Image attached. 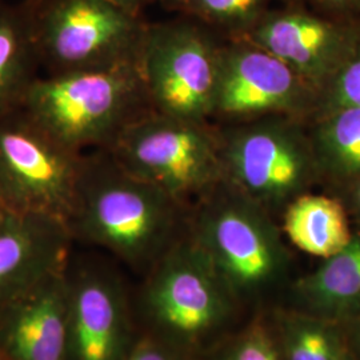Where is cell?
Masks as SVG:
<instances>
[{"instance_id": "6da1fadb", "label": "cell", "mask_w": 360, "mask_h": 360, "mask_svg": "<svg viewBox=\"0 0 360 360\" xmlns=\"http://www.w3.org/2000/svg\"><path fill=\"white\" fill-rule=\"evenodd\" d=\"M180 203L123 167L108 150L84 153L65 224L74 243L151 270L176 242Z\"/></svg>"}, {"instance_id": "7a4b0ae2", "label": "cell", "mask_w": 360, "mask_h": 360, "mask_svg": "<svg viewBox=\"0 0 360 360\" xmlns=\"http://www.w3.org/2000/svg\"><path fill=\"white\" fill-rule=\"evenodd\" d=\"M19 108L80 154L111 148L123 129L153 111L138 59L37 77Z\"/></svg>"}, {"instance_id": "3957f363", "label": "cell", "mask_w": 360, "mask_h": 360, "mask_svg": "<svg viewBox=\"0 0 360 360\" xmlns=\"http://www.w3.org/2000/svg\"><path fill=\"white\" fill-rule=\"evenodd\" d=\"M309 122L270 115L217 129L223 179L264 210L309 193L322 179Z\"/></svg>"}, {"instance_id": "277c9868", "label": "cell", "mask_w": 360, "mask_h": 360, "mask_svg": "<svg viewBox=\"0 0 360 360\" xmlns=\"http://www.w3.org/2000/svg\"><path fill=\"white\" fill-rule=\"evenodd\" d=\"M39 63L49 74L138 59L146 23L112 0H26Z\"/></svg>"}, {"instance_id": "5b68a950", "label": "cell", "mask_w": 360, "mask_h": 360, "mask_svg": "<svg viewBox=\"0 0 360 360\" xmlns=\"http://www.w3.org/2000/svg\"><path fill=\"white\" fill-rule=\"evenodd\" d=\"M108 151L131 174L162 188L180 205L223 180L218 134L208 123L153 110L123 129Z\"/></svg>"}, {"instance_id": "8992f818", "label": "cell", "mask_w": 360, "mask_h": 360, "mask_svg": "<svg viewBox=\"0 0 360 360\" xmlns=\"http://www.w3.org/2000/svg\"><path fill=\"white\" fill-rule=\"evenodd\" d=\"M220 46L207 28L191 20L146 25L138 65L155 112L208 123Z\"/></svg>"}, {"instance_id": "52a82bcc", "label": "cell", "mask_w": 360, "mask_h": 360, "mask_svg": "<svg viewBox=\"0 0 360 360\" xmlns=\"http://www.w3.org/2000/svg\"><path fill=\"white\" fill-rule=\"evenodd\" d=\"M193 240L224 283L252 291L284 269L285 251L266 210L223 179L205 193Z\"/></svg>"}, {"instance_id": "ba28073f", "label": "cell", "mask_w": 360, "mask_h": 360, "mask_svg": "<svg viewBox=\"0 0 360 360\" xmlns=\"http://www.w3.org/2000/svg\"><path fill=\"white\" fill-rule=\"evenodd\" d=\"M83 154L55 141L16 108L0 116V196L7 210L67 221Z\"/></svg>"}, {"instance_id": "9c48e42d", "label": "cell", "mask_w": 360, "mask_h": 360, "mask_svg": "<svg viewBox=\"0 0 360 360\" xmlns=\"http://www.w3.org/2000/svg\"><path fill=\"white\" fill-rule=\"evenodd\" d=\"M224 281L195 240H176L150 270L142 306L155 339H191L215 327L224 314Z\"/></svg>"}, {"instance_id": "30bf717a", "label": "cell", "mask_w": 360, "mask_h": 360, "mask_svg": "<svg viewBox=\"0 0 360 360\" xmlns=\"http://www.w3.org/2000/svg\"><path fill=\"white\" fill-rule=\"evenodd\" d=\"M316 105L318 91L270 52L243 37L220 46L212 117L230 123L270 115L309 120Z\"/></svg>"}, {"instance_id": "8fae6325", "label": "cell", "mask_w": 360, "mask_h": 360, "mask_svg": "<svg viewBox=\"0 0 360 360\" xmlns=\"http://www.w3.org/2000/svg\"><path fill=\"white\" fill-rule=\"evenodd\" d=\"M68 360H126L134 340L129 306L115 276L94 262L67 266Z\"/></svg>"}, {"instance_id": "7c38bea8", "label": "cell", "mask_w": 360, "mask_h": 360, "mask_svg": "<svg viewBox=\"0 0 360 360\" xmlns=\"http://www.w3.org/2000/svg\"><path fill=\"white\" fill-rule=\"evenodd\" d=\"M356 34L358 19H339L288 7L269 10L243 38L292 68L319 96L352 50Z\"/></svg>"}, {"instance_id": "4fadbf2b", "label": "cell", "mask_w": 360, "mask_h": 360, "mask_svg": "<svg viewBox=\"0 0 360 360\" xmlns=\"http://www.w3.org/2000/svg\"><path fill=\"white\" fill-rule=\"evenodd\" d=\"M74 240L65 220L6 210L0 217V314L65 270Z\"/></svg>"}, {"instance_id": "5bb4252c", "label": "cell", "mask_w": 360, "mask_h": 360, "mask_svg": "<svg viewBox=\"0 0 360 360\" xmlns=\"http://www.w3.org/2000/svg\"><path fill=\"white\" fill-rule=\"evenodd\" d=\"M3 360H68L67 267L0 314Z\"/></svg>"}, {"instance_id": "9a60e30c", "label": "cell", "mask_w": 360, "mask_h": 360, "mask_svg": "<svg viewBox=\"0 0 360 360\" xmlns=\"http://www.w3.org/2000/svg\"><path fill=\"white\" fill-rule=\"evenodd\" d=\"M302 281L314 318L349 327L360 318V227L342 251Z\"/></svg>"}, {"instance_id": "2e32d148", "label": "cell", "mask_w": 360, "mask_h": 360, "mask_svg": "<svg viewBox=\"0 0 360 360\" xmlns=\"http://www.w3.org/2000/svg\"><path fill=\"white\" fill-rule=\"evenodd\" d=\"M351 217L338 196L304 193L290 202L283 229L291 243L312 257H333L352 239Z\"/></svg>"}, {"instance_id": "e0dca14e", "label": "cell", "mask_w": 360, "mask_h": 360, "mask_svg": "<svg viewBox=\"0 0 360 360\" xmlns=\"http://www.w3.org/2000/svg\"><path fill=\"white\" fill-rule=\"evenodd\" d=\"M39 63L26 4L0 3V116L19 108Z\"/></svg>"}, {"instance_id": "ac0fdd59", "label": "cell", "mask_w": 360, "mask_h": 360, "mask_svg": "<svg viewBox=\"0 0 360 360\" xmlns=\"http://www.w3.org/2000/svg\"><path fill=\"white\" fill-rule=\"evenodd\" d=\"M321 178L338 186L360 178V108H342L309 120Z\"/></svg>"}, {"instance_id": "d6986e66", "label": "cell", "mask_w": 360, "mask_h": 360, "mask_svg": "<svg viewBox=\"0 0 360 360\" xmlns=\"http://www.w3.org/2000/svg\"><path fill=\"white\" fill-rule=\"evenodd\" d=\"M288 339V360H343L348 355L347 328L319 318L297 323Z\"/></svg>"}, {"instance_id": "ffe728a7", "label": "cell", "mask_w": 360, "mask_h": 360, "mask_svg": "<svg viewBox=\"0 0 360 360\" xmlns=\"http://www.w3.org/2000/svg\"><path fill=\"white\" fill-rule=\"evenodd\" d=\"M271 0H191L183 11L202 25L243 37L269 11Z\"/></svg>"}, {"instance_id": "44dd1931", "label": "cell", "mask_w": 360, "mask_h": 360, "mask_svg": "<svg viewBox=\"0 0 360 360\" xmlns=\"http://www.w3.org/2000/svg\"><path fill=\"white\" fill-rule=\"evenodd\" d=\"M342 108H360V20L354 47L318 96L315 116ZM311 117V119H312ZM309 119V120H311Z\"/></svg>"}, {"instance_id": "7402d4cb", "label": "cell", "mask_w": 360, "mask_h": 360, "mask_svg": "<svg viewBox=\"0 0 360 360\" xmlns=\"http://www.w3.org/2000/svg\"><path fill=\"white\" fill-rule=\"evenodd\" d=\"M230 360H278V358L269 338L260 331H255L236 347Z\"/></svg>"}, {"instance_id": "603a6c76", "label": "cell", "mask_w": 360, "mask_h": 360, "mask_svg": "<svg viewBox=\"0 0 360 360\" xmlns=\"http://www.w3.org/2000/svg\"><path fill=\"white\" fill-rule=\"evenodd\" d=\"M126 360H178V358L171 346L146 335L136 340Z\"/></svg>"}, {"instance_id": "cb8c5ba5", "label": "cell", "mask_w": 360, "mask_h": 360, "mask_svg": "<svg viewBox=\"0 0 360 360\" xmlns=\"http://www.w3.org/2000/svg\"><path fill=\"white\" fill-rule=\"evenodd\" d=\"M327 16L339 19H356L360 0H309Z\"/></svg>"}, {"instance_id": "d4e9b609", "label": "cell", "mask_w": 360, "mask_h": 360, "mask_svg": "<svg viewBox=\"0 0 360 360\" xmlns=\"http://www.w3.org/2000/svg\"><path fill=\"white\" fill-rule=\"evenodd\" d=\"M340 187L345 190V193L340 196V199L347 208L349 217L355 218L360 227V178L342 184Z\"/></svg>"}, {"instance_id": "484cf974", "label": "cell", "mask_w": 360, "mask_h": 360, "mask_svg": "<svg viewBox=\"0 0 360 360\" xmlns=\"http://www.w3.org/2000/svg\"><path fill=\"white\" fill-rule=\"evenodd\" d=\"M348 354L354 360H360V318L347 327Z\"/></svg>"}, {"instance_id": "4316f807", "label": "cell", "mask_w": 360, "mask_h": 360, "mask_svg": "<svg viewBox=\"0 0 360 360\" xmlns=\"http://www.w3.org/2000/svg\"><path fill=\"white\" fill-rule=\"evenodd\" d=\"M112 1L117 6H120L122 8L129 11V13L141 16L143 8H146L148 4H151L155 0H112Z\"/></svg>"}, {"instance_id": "83f0119b", "label": "cell", "mask_w": 360, "mask_h": 360, "mask_svg": "<svg viewBox=\"0 0 360 360\" xmlns=\"http://www.w3.org/2000/svg\"><path fill=\"white\" fill-rule=\"evenodd\" d=\"M169 10H178V11H184L186 7L191 3V0H160Z\"/></svg>"}, {"instance_id": "f1b7e54d", "label": "cell", "mask_w": 360, "mask_h": 360, "mask_svg": "<svg viewBox=\"0 0 360 360\" xmlns=\"http://www.w3.org/2000/svg\"><path fill=\"white\" fill-rule=\"evenodd\" d=\"M7 208L4 206V203H3V199H1V196H0V217H1V214L6 211Z\"/></svg>"}, {"instance_id": "f546056e", "label": "cell", "mask_w": 360, "mask_h": 360, "mask_svg": "<svg viewBox=\"0 0 360 360\" xmlns=\"http://www.w3.org/2000/svg\"><path fill=\"white\" fill-rule=\"evenodd\" d=\"M343 360H354L352 359V358H351V356H349V354H348L347 356H346V358H345V359Z\"/></svg>"}, {"instance_id": "4dcf8cb0", "label": "cell", "mask_w": 360, "mask_h": 360, "mask_svg": "<svg viewBox=\"0 0 360 360\" xmlns=\"http://www.w3.org/2000/svg\"><path fill=\"white\" fill-rule=\"evenodd\" d=\"M356 19H359V20H360V7H359V13H358V16H356Z\"/></svg>"}, {"instance_id": "1f68e13d", "label": "cell", "mask_w": 360, "mask_h": 360, "mask_svg": "<svg viewBox=\"0 0 360 360\" xmlns=\"http://www.w3.org/2000/svg\"><path fill=\"white\" fill-rule=\"evenodd\" d=\"M0 360H3V356H1V352H0Z\"/></svg>"}, {"instance_id": "d6a6232c", "label": "cell", "mask_w": 360, "mask_h": 360, "mask_svg": "<svg viewBox=\"0 0 360 360\" xmlns=\"http://www.w3.org/2000/svg\"><path fill=\"white\" fill-rule=\"evenodd\" d=\"M1 1H3V0H0V3H1Z\"/></svg>"}]
</instances>
